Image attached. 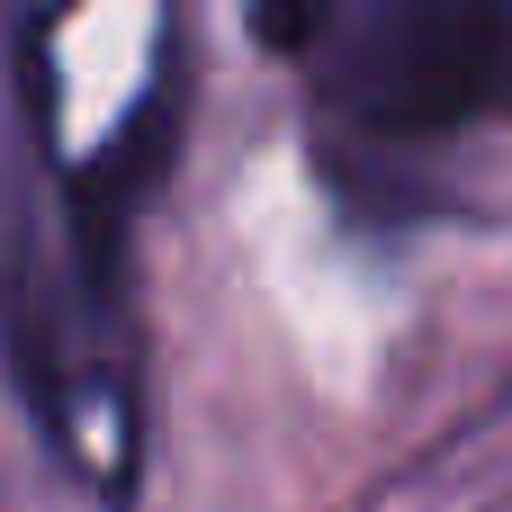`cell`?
Instances as JSON below:
<instances>
[{
  "mask_svg": "<svg viewBox=\"0 0 512 512\" xmlns=\"http://www.w3.org/2000/svg\"><path fill=\"white\" fill-rule=\"evenodd\" d=\"M306 54L360 135L512 126V0H324Z\"/></svg>",
  "mask_w": 512,
  "mask_h": 512,
  "instance_id": "1",
  "label": "cell"
}]
</instances>
